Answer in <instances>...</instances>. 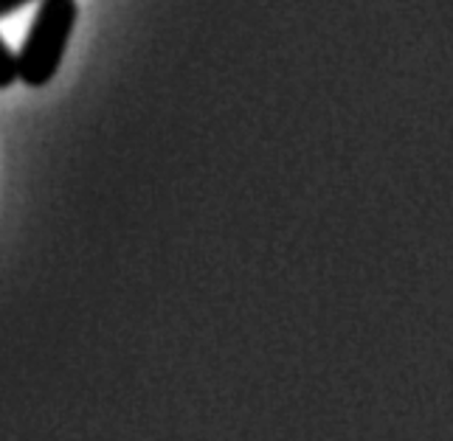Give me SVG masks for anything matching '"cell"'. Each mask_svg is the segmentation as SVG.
Wrapping results in <instances>:
<instances>
[{
	"label": "cell",
	"mask_w": 453,
	"mask_h": 441,
	"mask_svg": "<svg viewBox=\"0 0 453 441\" xmlns=\"http://www.w3.org/2000/svg\"><path fill=\"white\" fill-rule=\"evenodd\" d=\"M14 82H18V54L0 37V90H9Z\"/></svg>",
	"instance_id": "cell-2"
},
{
	"label": "cell",
	"mask_w": 453,
	"mask_h": 441,
	"mask_svg": "<svg viewBox=\"0 0 453 441\" xmlns=\"http://www.w3.org/2000/svg\"><path fill=\"white\" fill-rule=\"evenodd\" d=\"M31 0H0V18H9V14H14L18 9L28 6Z\"/></svg>",
	"instance_id": "cell-3"
},
{
	"label": "cell",
	"mask_w": 453,
	"mask_h": 441,
	"mask_svg": "<svg viewBox=\"0 0 453 441\" xmlns=\"http://www.w3.org/2000/svg\"><path fill=\"white\" fill-rule=\"evenodd\" d=\"M80 6L76 0H40L28 34L18 54V79L28 87H42L57 76Z\"/></svg>",
	"instance_id": "cell-1"
}]
</instances>
